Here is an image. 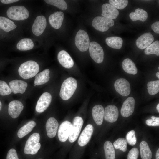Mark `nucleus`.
Instances as JSON below:
<instances>
[{"label":"nucleus","mask_w":159,"mask_h":159,"mask_svg":"<svg viewBox=\"0 0 159 159\" xmlns=\"http://www.w3.org/2000/svg\"><path fill=\"white\" fill-rule=\"evenodd\" d=\"M36 85H34V86H35Z\"/></svg>","instance_id":"obj_50"},{"label":"nucleus","mask_w":159,"mask_h":159,"mask_svg":"<svg viewBox=\"0 0 159 159\" xmlns=\"http://www.w3.org/2000/svg\"><path fill=\"white\" fill-rule=\"evenodd\" d=\"M64 14L61 11H57L51 14L49 18L50 24L54 28L58 29L62 24Z\"/></svg>","instance_id":"obj_22"},{"label":"nucleus","mask_w":159,"mask_h":159,"mask_svg":"<svg viewBox=\"0 0 159 159\" xmlns=\"http://www.w3.org/2000/svg\"><path fill=\"white\" fill-rule=\"evenodd\" d=\"M144 52L147 55L155 54L159 55V41H156L150 44L145 49Z\"/></svg>","instance_id":"obj_33"},{"label":"nucleus","mask_w":159,"mask_h":159,"mask_svg":"<svg viewBox=\"0 0 159 159\" xmlns=\"http://www.w3.org/2000/svg\"><path fill=\"white\" fill-rule=\"evenodd\" d=\"M77 80L72 77H69L66 79L61 85L59 95L64 100L70 99L74 93L77 87Z\"/></svg>","instance_id":"obj_2"},{"label":"nucleus","mask_w":159,"mask_h":159,"mask_svg":"<svg viewBox=\"0 0 159 159\" xmlns=\"http://www.w3.org/2000/svg\"></svg>","instance_id":"obj_51"},{"label":"nucleus","mask_w":159,"mask_h":159,"mask_svg":"<svg viewBox=\"0 0 159 159\" xmlns=\"http://www.w3.org/2000/svg\"><path fill=\"white\" fill-rule=\"evenodd\" d=\"M135 100L132 97L127 99L124 102L121 109V113L124 117H128L133 113L135 105Z\"/></svg>","instance_id":"obj_14"},{"label":"nucleus","mask_w":159,"mask_h":159,"mask_svg":"<svg viewBox=\"0 0 159 159\" xmlns=\"http://www.w3.org/2000/svg\"><path fill=\"white\" fill-rule=\"evenodd\" d=\"M89 53L91 57L97 63H102L104 59V51L102 47L97 42H91L89 47Z\"/></svg>","instance_id":"obj_7"},{"label":"nucleus","mask_w":159,"mask_h":159,"mask_svg":"<svg viewBox=\"0 0 159 159\" xmlns=\"http://www.w3.org/2000/svg\"><path fill=\"white\" fill-rule=\"evenodd\" d=\"M9 84L12 92L15 94H23L25 92L28 86L26 82L18 80H12Z\"/></svg>","instance_id":"obj_20"},{"label":"nucleus","mask_w":159,"mask_h":159,"mask_svg":"<svg viewBox=\"0 0 159 159\" xmlns=\"http://www.w3.org/2000/svg\"><path fill=\"white\" fill-rule=\"evenodd\" d=\"M39 140L40 135L38 133H35L31 135L26 143L24 153L32 155L36 154L41 147Z\"/></svg>","instance_id":"obj_4"},{"label":"nucleus","mask_w":159,"mask_h":159,"mask_svg":"<svg viewBox=\"0 0 159 159\" xmlns=\"http://www.w3.org/2000/svg\"><path fill=\"white\" fill-rule=\"evenodd\" d=\"M17 26L14 23L9 19L4 17L0 16V28L6 32H9L15 29Z\"/></svg>","instance_id":"obj_27"},{"label":"nucleus","mask_w":159,"mask_h":159,"mask_svg":"<svg viewBox=\"0 0 159 159\" xmlns=\"http://www.w3.org/2000/svg\"><path fill=\"white\" fill-rule=\"evenodd\" d=\"M156 109L158 112H159V104H158L156 107Z\"/></svg>","instance_id":"obj_46"},{"label":"nucleus","mask_w":159,"mask_h":159,"mask_svg":"<svg viewBox=\"0 0 159 159\" xmlns=\"http://www.w3.org/2000/svg\"><path fill=\"white\" fill-rule=\"evenodd\" d=\"M156 159H159V149L157 150L156 154Z\"/></svg>","instance_id":"obj_45"},{"label":"nucleus","mask_w":159,"mask_h":159,"mask_svg":"<svg viewBox=\"0 0 159 159\" xmlns=\"http://www.w3.org/2000/svg\"><path fill=\"white\" fill-rule=\"evenodd\" d=\"M47 26L45 17L43 15L36 17L32 27V31L36 36H39L43 33Z\"/></svg>","instance_id":"obj_11"},{"label":"nucleus","mask_w":159,"mask_h":159,"mask_svg":"<svg viewBox=\"0 0 159 159\" xmlns=\"http://www.w3.org/2000/svg\"><path fill=\"white\" fill-rule=\"evenodd\" d=\"M118 115V109L114 105H108L104 110V117L105 120L109 122L113 123L116 121Z\"/></svg>","instance_id":"obj_13"},{"label":"nucleus","mask_w":159,"mask_h":159,"mask_svg":"<svg viewBox=\"0 0 159 159\" xmlns=\"http://www.w3.org/2000/svg\"><path fill=\"white\" fill-rule=\"evenodd\" d=\"M140 156L142 159H151L152 154L147 143L142 141L140 143Z\"/></svg>","instance_id":"obj_31"},{"label":"nucleus","mask_w":159,"mask_h":159,"mask_svg":"<svg viewBox=\"0 0 159 159\" xmlns=\"http://www.w3.org/2000/svg\"><path fill=\"white\" fill-rule=\"evenodd\" d=\"M34 44L32 40L28 38L21 39L16 45L17 49L20 51H26L33 49Z\"/></svg>","instance_id":"obj_29"},{"label":"nucleus","mask_w":159,"mask_h":159,"mask_svg":"<svg viewBox=\"0 0 159 159\" xmlns=\"http://www.w3.org/2000/svg\"><path fill=\"white\" fill-rule=\"evenodd\" d=\"M6 14L9 18L17 21L25 20L29 15L27 9L23 6H15L10 7L7 10Z\"/></svg>","instance_id":"obj_3"},{"label":"nucleus","mask_w":159,"mask_h":159,"mask_svg":"<svg viewBox=\"0 0 159 159\" xmlns=\"http://www.w3.org/2000/svg\"><path fill=\"white\" fill-rule=\"evenodd\" d=\"M49 73V70L47 69L37 74L34 81V85H39L48 82L50 79Z\"/></svg>","instance_id":"obj_25"},{"label":"nucleus","mask_w":159,"mask_h":159,"mask_svg":"<svg viewBox=\"0 0 159 159\" xmlns=\"http://www.w3.org/2000/svg\"><path fill=\"white\" fill-rule=\"evenodd\" d=\"M114 24L112 19L102 16H97L93 19L92 25L97 30L101 32L107 31Z\"/></svg>","instance_id":"obj_6"},{"label":"nucleus","mask_w":159,"mask_h":159,"mask_svg":"<svg viewBox=\"0 0 159 159\" xmlns=\"http://www.w3.org/2000/svg\"><path fill=\"white\" fill-rule=\"evenodd\" d=\"M114 87L116 91L123 96L129 95L130 92V87L129 82L124 78L117 79L114 83Z\"/></svg>","instance_id":"obj_9"},{"label":"nucleus","mask_w":159,"mask_h":159,"mask_svg":"<svg viewBox=\"0 0 159 159\" xmlns=\"http://www.w3.org/2000/svg\"><path fill=\"white\" fill-rule=\"evenodd\" d=\"M2 107V103L1 101H0V111L1 110Z\"/></svg>","instance_id":"obj_48"},{"label":"nucleus","mask_w":159,"mask_h":159,"mask_svg":"<svg viewBox=\"0 0 159 159\" xmlns=\"http://www.w3.org/2000/svg\"><path fill=\"white\" fill-rule=\"evenodd\" d=\"M102 16L111 19H116L119 14L118 10L109 4H103L102 7Z\"/></svg>","instance_id":"obj_18"},{"label":"nucleus","mask_w":159,"mask_h":159,"mask_svg":"<svg viewBox=\"0 0 159 159\" xmlns=\"http://www.w3.org/2000/svg\"><path fill=\"white\" fill-rule=\"evenodd\" d=\"M156 76L159 79V72H157L156 74Z\"/></svg>","instance_id":"obj_47"},{"label":"nucleus","mask_w":159,"mask_h":159,"mask_svg":"<svg viewBox=\"0 0 159 159\" xmlns=\"http://www.w3.org/2000/svg\"><path fill=\"white\" fill-rule=\"evenodd\" d=\"M139 150L136 148H133L129 151L127 159H137L139 155Z\"/></svg>","instance_id":"obj_40"},{"label":"nucleus","mask_w":159,"mask_h":159,"mask_svg":"<svg viewBox=\"0 0 159 159\" xmlns=\"http://www.w3.org/2000/svg\"><path fill=\"white\" fill-rule=\"evenodd\" d=\"M153 30L157 34L159 33V21H157L153 23L151 26Z\"/></svg>","instance_id":"obj_43"},{"label":"nucleus","mask_w":159,"mask_h":159,"mask_svg":"<svg viewBox=\"0 0 159 159\" xmlns=\"http://www.w3.org/2000/svg\"><path fill=\"white\" fill-rule=\"evenodd\" d=\"M72 125L68 121H65L60 125L58 129V135L60 141H66L69 138L71 132Z\"/></svg>","instance_id":"obj_10"},{"label":"nucleus","mask_w":159,"mask_h":159,"mask_svg":"<svg viewBox=\"0 0 159 159\" xmlns=\"http://www.w3.org/2000/svg\"><path fill=\"white\" fill-rule=\"evenodd\" d=\"M147 89L148 93L151 95H154L159 92V80L151 81L148 82Z\"/></svg>","instance_id":"obj_34"},{"label":"nucleus","mask_w":159,"mask_h":159,"mask_svg":"<svg viewBox=\"0 0 159 159\" xmlns=\"http://www.w3.org/2000/svg\"><path fill=\"white\" fill-rule=\"evenodd\" d=\"M52 100V96L49 93H43L38 99L36 106V110L39 113L44 112L49 106Z\"/></svg>","instance_id":"obj_12"},{"label":"nucleus","mask_w":159,"mask_h":159,"mask_svg":"<svg viewBox=\"0 0 159 159\" xmlns=\"http://www.w3.org/2000/svg\"><path fill=\"white\" fill-rule=\"evenodd\" d=\"M123 69L127 73L135 75L137 73V69L134 62L130 59L126 58L122 62Z\"/></svg>","instance_id":"obj_26"},{"label":"nucleus","mask_w":159,"mask_h":159,"mask_svg":"<svg viewBox=\"0 0 159 159\" xmlns=\"http://www.w3.org/2000/svg\"><path fill=\"white\" fill-rule=\"evenodd\" d=\"M158 69H159V67H158Z\"/></svg>","instance_id":"obj_49"},{"label":"nucleus","mask_w":159,"mask_h":159,"mask_svg":"<svg viewBox=\"0 0 159 159\" xmlns=\"http://www.w3.org/2000/svg\"><path fill=\"white\" fill-rule=\"evenodd\" d=\"M151 119H147L146 120V123L149 126H156L159 125V117L153 116Z\"/></svg>","instance_id":"obj_41"},{"label":"nucleus","mask_w":159,"mask_h":159,"mask_svg":"<svg viewBox=\"0 0 159 159\" xmlns=\"http://www.w3.org/2000/svg\"><path fill=\"white\" fill-rule=\"evenodd\" d=\"M105 42L109 47L117 49L121 48L123 44L122 38L116 36L108 37L106 39Z\"/></svg>","instance_id":"obj_28"},{"label":"nucleus","mask_w":159,"mask_h":159,"mask_svg":"<svg viewBox=\"0 0 159 159\" xmlns=\"http://www.w3.org/2000/svg\"><path fill=\"white\" fill-rule=\"evenodd\" d=\"M12 91L8 84L4 81L0 80V95L2 96L9 95Z\"/></svg>","instance_id":"obj_38"},{"label":"nucleus","mask_w":159,"mask_h":159,"mask_svg":"<svg viewBox=\"0 0 159 159\" xmlns=\"http://www.w3.org/2000/svg\"><path fill=\"white\" fill-rule=\"evenodd\" d=\"M57 58L59 63L64 67L69 69L73 66V60L66 51H60L58 54Z\"/></svg>","instance_id":"obj_19"},{"label":"nucleus","mask_w":159,"mask_h":159,"mask_svg":"<svg viewBox=\"0 0 159 159\" xmlns=\"http://www.w3.org/2000/svg\"><path fill=\"white\" fill-rule=\"evenodd\" d=\"M126 140L128 144L131 146H133L135 144L137 140L134 130H131L127 133L126 136Z\"/></svg>","instance_id":"obj_39"},{"label":"nucleus","mask_w":159,"mask_h":159,"mask_svg":"<svg viewBox=\"0 0 159 159\" xmlns=\"http://www.w3.org/2000/svg\"><path fill=\"white\" fill-rule=\"evenodd\" d=\"M109 3L116 9H122L127 6L128 4L127 0H110Z\"/></svg>","instance_id":"obj_37"},{"label":"nucleus","mask_w":159,"mask_h":159,"mask_svg":"<svg viewBox=\"0 0 159 159\" xmlns=\"http://www.w3.org/2000/svg\"><path fill=\"white\" fill-rule=\"evenodd\" d=\"M76 46L81 52L88 50L90 45V39L88 34L84 30H79L76 35L75 39Z\"/></svg>","instance_id":"obj_5"},{"label":"nucleus","mask_w":159,"mask_h":159,"mask_svg":"<svg viewBox=\"0 0 159 159\" xmlns=\"http://www.w3.org/2000/svg\"><path fill=\"white\" fill-rule=\"evenodd\" d=\"M113 145L116 149H118L123 152L127 150V142L125 139L120 138L116 140L113 143Z\"/></svg>","instance_id":"obj_35"},{"label":"nucleus","mask_w":159,"mask_h":159,"mask_svg":"<svg viewBox=\"0 0 159 159\" xmlns=\"http://www.w3.org/2000/svg\"><path fill=\"white\" fill-rule=\"evenodd\" d=\"M129 17L133 21L138 20L144 22L147 20L148 14L145 11L142 9L138 8L135 9V12L130 13Z\"/></svg>","instance_id":"obj_24"},{"label":"nucleus","mask_w":159,"mask_h":159,"mask_svg":"<svg viewBox=\"0 0 159 159\" xmlns=\"http://www.w3.org/2000/svg\"><path fill=\"white\" fill-rule=\"evenodd\" d=\"M1 1L4 4H11L19 1L18 0H1Z\"/></svg>","instance_id":"obj_44"},{"label":"nucleus","mask_w":159,"mask_h":159,"mask_svg":"<svg viewBox=\"0 0 159 159\" xmlns=\"http://www.w3.org/2000/svg\"><path fill=\"white\" fill-rule=\"evenodd\" d=\"M6 159H19L16 151L15 149L12 148L9 150Z\"/></svg>","instance_id":"obj_42"},{"label":"nucleus","mask_w":159,"mask_h":159,"mask_svg":"<svg viewBox=\"0 0 159 159\" xmlns=\"http://www.w3.org/2000/svg\"><path fill=\"white\" fill-rule=\"evenodd\" d=\"M154 41V37L150 32L144 33L136 40V44L140 49H143L149 46Z\"/></svg>","instance_id":"obj_17"},{"label":"nucleus","mask_w":159,"mask_h":159,"mask_svg":"<svg viewBox=\"0 0 159 159\" xmlns=\"http://www.w3.org/2000/svg\"><path fill=\"white\" fill-rule=\"evenodd\" d=\"M104 148L106 159H115V150L111 142L109 141H106Z\"/></svg>","instance_id":"obj_32"},{"label":"nucleus","mask_w":159,"mask_h":159,"mask_svg":"<svg viewBox=\"0 0 159 159\" xmlns=\"http://www.w3.org/2000/svg\"><path fill=\"white\" fill-rule=\"evenodd\" d=\"M47 4L55 6L62 10H65L67 7V4L63 0H45Z\"/></svg>","instance_id":"obj_36"},{"label":"nucleus","mask_w":159,"mask_h":159,"mask_svg":"<svg viewBox=\"0 0 159 159\" xmlns=\"http://www.w3.org/2000/svg\"><path fill=\"white\" fill-rule=\"evenodd\" d=\"M24 108V106L20 101L14 100L11 101L8 106V113L13 118L18 117Z\"/></svg>","instance_id":"obj_15"},{"label":"nucleus","mask_w":159,"mask_h":159,"mask_svg":"<svg viewBox=\"0 0 159 159\" xmlns=\"http://www.w3.org/2000/svg\"><path fill=\"white\" fill-rule=\"evenodd\" d=\"M93 132V127L91 124L86 126L81 133L78 140V144L81 146L86 145L90 140Z\"/></svg>","instance_id":"obj_16"},{"label":"nucleus","mask_w":159,"mask_h":159,"mask_svg":"<svg viewBox=\"0 0 159 159\" xmlns=\"http://www.w3.org/2000/svg\"><path fill=\"white\" fill-rule=\"evenodd\" d=\"M36 125V123L34 121H29L19 130L18 136L20 138H22L30 132Z\"/></svg>","instance_id":"obj_30"},{"label":"nucleus","mask_w":159,"mask_h":159,"mask_svg":"<svg viewBox=\"0 0 159 159\" xmlns=\"http://www.w3.org/2000/svg\"><path fill=\"white\" fill-rule=\"evenodd\" d=\"M104 110L101 105H97L94 107L92 110V114L94 120L98 125L102 124L104 118Z\"/></svg>","instance_id":"obj_23"},{"label":"nucleus","mask_w":159,"mask_h":159,"mask_svg":"<svg viewBox=\"0 0 159 159\" xmlns=\"http://www.w3.org/2000/svg\"><path fill=\"white\" fill-rule=\"evenodd\" d=\"M39 66L35 61L29 60L22 63L19 67L18 72L23 78L27 79L36 75L39 71Z\"/></svg>","instance_id":"obj_1"},{"label":"nucleus","mask_w":159,"mask_h":159,"mask_svg":"<svg viewBox=\"0 0 159 159\" xmlns=\"http://www.w3.org/2000/svg\"><path fill=\"white\" fill-rule=\"evenodd\" d=\"M59 123L54 117H51L47 120L46 128L47 136L50 138L54 137L56 134Z\"/></svg>","instance_id":"obj_21"},{"label":"nucleus","mask_w":159,"mask_h":159,"mask_svg":"<svg viewBox=\"0 0 159 159\" xmlns=\"http://www.w3.org/2000/svg\"><path fill=\"white\" fill-rule=\"evenodd\" d=\"M83 124V120L82 117L76 116L73 121L71 132L69 137V140L71 143L75 141L78 138Z\"/></svg>","instance_id":"obj_8"}]
</instances>
